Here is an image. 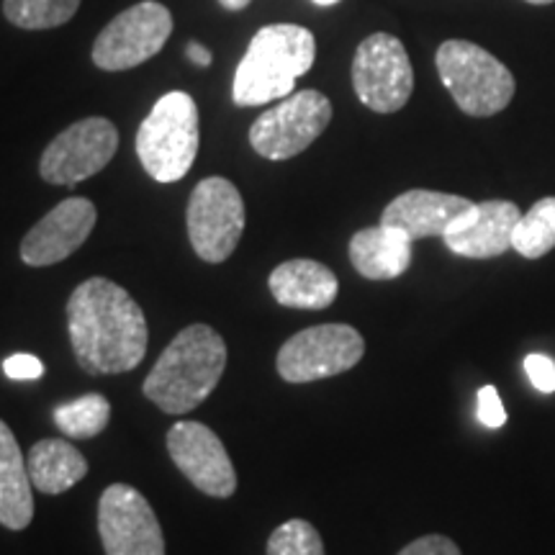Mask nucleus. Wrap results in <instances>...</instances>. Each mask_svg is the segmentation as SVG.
<instances>
[{"label":"nucleus","mask_w":555,"mask_h":555,"mask_svg":"<svg viewBox=\"0 0 555 555\" xmlns=\"http://www.w3.org/2000/svg\"><path fill=\"white\" fill-rule=\"evenodd\" d=\"M75 360L90 376L129 373L147 356V319L139 304L108 278H88L67 301Z\"/></svg>","instance_id":"nucleus-1"},{"label":"nucleus","mask_w":555,"mask_h":555,"mask_svg":"<svg viewBox=\"0 0 555 555\" xmlns=\"http://www.w3.org/2000/svg\"><path fill=\"white\" fill-rule=\"evenodd\" d=\"M227 367V345L208 324H191L157 358L142 393L165 414H189L211 397Z\"/></svg>","instance_id":"nucleus-2"},{"label":"nucleus","mask_w":555,"mask_h":555,"mask_svg":"<svg viewBox=\"0 0 555 555\" xmlns=\"http://www.w3.org/2000/svg\"><path fill=\"white\" fill-rule=\"evenodd\" d=\"M317 60V41L307 26L270 24L255 34L234 75L232 99L237 106L288 99L296 80Z\"/></svg>","instance_id":"nucleus-3"},{"label":"nucleus","mask_w":555,"mask_h":555,"mask_svg":"<svg viewBox=\"0 0 555 555\" xmlns=\"http://www.w3.org/2000/svg\"><path fill=\"white\" fill-rule=\"evenodd\" d=\"M198 144V108L183 90L165 93L137 131L139 163L157 183H178L189 176Z\"/></svg>","instance_id":"nucleus-4"},{"label":"nucleus","mask_w":555,"mask_h":555,"mask_svg":"<svg viewBox=\"0 0 555 555\" xmlns=\"http://www.w3.org/2000/svg\"><path fill=\"white\" fill-rule=\"evenodd\" d=\"M442 86L450 90L463 114L486 119L515 99V75L483 47L466 39L442 41L435 57Z\"/></svg>","instance_id":"nucleus-5"},{"label":"nucleus","mask_w":555,"mask_h":555,"mask_svg":"<svg viewBox=\"0 0 555 555\" xmlns=\"http://www.w3.org/2000/svg\"><path fill=\"white\" fill-rule=\"evenodd\" d=\"M332 121V103L319 90L281 99L273 108L260 114V119L249 129V144L266 159H291L309 150Z\"/></svg>","instance_id":"nucleus-6"},{"label":"nucleus","mask_w":555,"mask_h":555,"mask_svg":"<svg viewBox=\"0 0 555 555\" xmlns=\"http://www.w3.org/2000/svg\"><path fill=\"white\" fill-rule=\"evenodd\" d=\"M189 237L204 262L219 266L232 258L245 232V201L227 178H206L189 201Z\"/></svg>","instance_id":"nucleus-7"},{"label":"nucleus","mask_w":555,"mask_h":555,"mask_svg":"<svg viewBox=\"0 0 555 555\" xmlns=\"http://www.w3.org/2000/svg\"><path fill=\"white\" fill-rule=\"evenodd\" d=\"M365 356V339L350 324H319L298 332L278 352V373L288 384L339 376Z\"/></svg>","instance_id":"nucleus-8"},{"label":"nucleus","mask_w":555,"mask_h":555,"mask_svg":"<svg viewBox=\"0 0 555 555\" xmlns=\"http://www.w3.org/2000/svg\"><path fill=\"white\" fill-rule=\"evenodd\" d=\"M352 88L363 106L376 114H397L414 90V69L404 44L391 34H371L352 60Z\"/></svg>","instance_id":"nucleus-9"},{"label":"nucleus","mask_w":555,"mask_h":555,"mask_svg":"<svg viewBox=\"0 0 555 555\" xmlns=\"http://www.w3.org/2000/svg\"><path fill=\"white\" fill-rule=\"evenodd\" d=\"M172 34V13L157 0L131 5L121 11L99 34L93 44L95 67L106 73H121L144 65L163 50Z\"/></svg>","instance_id":"nucleus-10"},{"label":"nucleus","mask_w":555,"mask_h":555,"mask_svg":"<svg viewBox=\"0 0 555 555\" xmlns=\"http://www.w3.org/2000/svg\"><path fill=\"white\" fill-rule=\"evenodd\" d=\"M119 150V131L103 116L75 121L47 144L39 176L52 185H75L99 176Z\"/></svg>","instance_id":"nucleus-11"},{"label":"nucleus","mask_w":555,"mask_h":555,"mask_svg":"<svg viewBox=\"0 0 555 555\" xmlns=\"http://www.w3.org/2000/svg\"><path fill=\"white\" fill-rule=\"evenodd\" d=\"M99 532L106 555H165L159 519L134 486L114 483L99 502Z\"/></svg>","instance_id":"nucleus-12"},{"label":"nucleus","mask_w":555,"mask_h":555,"mask_svg":"<svg viewBox=\"0 0 555 555\" xmlns=\"http://www.w3.org/2000/svg\"><path fill=\"white\" fill-rule=\"evenodd\" d=\"M168 453L180 474L206 496L229 499L237 491V470L224 442L201 422H178L168 433Z\"/></svg>","instance_id":"nucleus-13"},{"label":"nucleus","mask_w":555,"mask_h":555,"mask_svg":"<svg viewBox=\"0 0 555 555\" xmlns=\"http://www.w3.org/2000/svg\"><path fill=\"white\" fill-rule=\"evenodd\" d=\"M99 221L93 201L73 196L65 198L37 221L21 240V260L31 268H47L67 260L90 237Z\"/></svg>","instance_id":"nucleus-14"},{"label":"nucleus","mask_w":555,"mask_h":555,"mask_svg":"<svg viewBox=\"0 0 555 555\" xmlns=\"http://www.w3.org/2000/svg\"><path fill=\"white\" fill-rule=\"evenodd\" d=\"M522 211L512 201H483L453 221L446 232V247L453 255L470 260H489L504 255L512 247V234Z\"/></svg>","instance_id":"nucleus-15"},{"label":"nucleus","mask_w":555,"mask_h":555,"mask_svg":"<svg viewBox=\"0 0 555 555\" xmlns=\"http://www.w3.org/2000/svg\"><path fill=\"white\" fill-rule=\"evenodd\" d=\"M474 208V201L453 193L414 189L397 196L384 208L380 224L404 232L409 240L446 237L453 221Z\"/></svg>","instance_id":"nucleus-16"},{"label":"nucleus","mask_w":555,"mask_h":555,"mask_svg":"<svg viewBox=\"0 0 555 555\" xmlns=\"http://www.w3.org/2000/svg\"><path fill=\"white\" fill-rule=\"evenodd\" d=\"M270 294L281 307L322 311L335 304L339 281L327 266L317 260H288L268 278Z\"/></svg>","instance_id":"nucleus-17"},{"label":"nucleus","mask_w":555,"mask_h":555,"mask_svg":"<svg viewBox=\"0 0 555 555\" xmlns=\"http://www.w3.org/2000/svg\"><path fill=\"white\" fill-rule=\"evenodd\" d=\"M350 262L367 281H391L412 266V240L393 227H367L352 234Z\"/></svg>","instance_id":"nucleus-18"},{"label":"nucleus","mask_w":555,"mask_h":555,"mask_svg":"<svg viewBox=\"0 0 555 555\" xmlns=\"http://www.w3.org/2000/svg\"><path fill=\"white\" fill-rule=\"evenodd\" d=\"M31 476L11 427L0 420V525L26 530L34 519Z\"/></svg>","instance_id":"nucleus-19"},{"label":"nucleus","mask_w":555,"mask_h":555,"mask_svg":"<svg viewBox=\"0 0 555 555\" xmlns=\"http://www.w3.org/2000/svg\"><path fill=\"white\" fill-rule=\"evenodd\" d=\"M26 466L34 489H39L41 494H65L88 474V461L80 450L60 437L39 440L26 457Z\"/></svg>","instance_id":"nucleus-20"},{"label":"nucleus","mask_w":555,"mask_h":555,"mask_svg":"<svg viewBox=\"0 0 555 555\" xmlns=\"http://www.w3.org/2000/svg\"><path fill=\"white\" fill-rule=\"evenodd\" d=\"M512 247L527 260H538L555 247V196L540 198L519 217Z\"/></svg>","instance_id":"nucleus-21"},{"label":"nucleus","mask_w":555,"mask_h":555,"mask_svg":"<svg viewBox=\"0 0 555 555\" xmlns=\"http://www.w3.org/2000/svg\"><path fill=\"white\" fill-rule=\"evenodd\" d=\"M52 416L62 435L75 437V440H90L108 427L111 404L101 393H86V397L60 404Z\"/></svg>","instance_id":"nucleus-22"},{"label":"nucleus","mask_w":555,"mask_h":555,"mask_svg":"<svg viewBox=\"0 0 555 555\" xmlns=\"http://www.w3.org/2000/svg\"><path fill=\"white\" fill-rule=\"evenodd\" d=\"M80 9V0H3V13L13 26L44 31L65 26Z\"/></svg>","instance_id":"nucleus-23"},{"label":"nucleus","mask_w":555,"mask_h":555,"mask_svg":"<svg viewBox=\"0 0 555 555\" xmlns=\"http://www.w3.org/2000/svg\"><path fill=\"white\" fill-rule=\"evenodd\" d=\"M268 555H324V543L307 519H288L270 535Z\"/></svg>","instance_id":"nucleus-24"},{"label":"nucleus","mask_w":555,"mask_h":555,"mask_svg":"<svg viewBox=\"0 0 555 555\" xmlns=\"http://www.w3.org/2000/svg\"><path fill=\"white\" fill-rule=\"evenodd\" d=\"M476 416L478 422L489 429H499L506 425V409L502 404V399H499V391L494 386H483L481 391H478Z\"/></svg>","instance_id":"nucleus-25"},{"label":"nucleus","mask_w":555,"mask_h":555,"mask_svg":"<svg viewBox=\"0 0 555 555\" xmlns=\"http://www.w3.org/2000/svg\"><path fill=\"white\" fill-rule=\"evenodd\" d=\"M525 373L530 384L538 388L540 393L555 391V360L543 356V352H532L525 358Z\"/></svg>","instance_id":"nucleus-26"},{"label":"nucleus","mask_w":555,"mask_h":555,"mask_svg":"<svg viewBox=\"0 0 555 555\" xmlns=\"http://www.w3.org/2000/svg\"><path fill=\"white\" fill-rule=\"evenodd\" d=\"M3 371L9 378L16 380H37L44 376V365L39 358L29 356V352H16L3 363Z\"/></svg>","instance_id":"nucleus-27"},{"label":"nucleus","mask_w":555,"mask_h":555,"mask_svg":"<svg viewBox=\"0 0 555 555\" xmlns=\"http://www.w3.org/2000/svg\"><path fill=\"white\" fill-rule=\"evenodd\" d=\"M399 555H463L450 538L442 535H425L414 543H409Z\"/></svg>","instance_id":"nucleus-28"},{"label":"nucleus","mask_w":555,"mask_h":555,"mask_svg":"<svg viewBox=\"0 0 555 555\" xmlns=\"http://www.w3.org/2000/svg\"><path fill=\"white\" fill-rule=\"evenodd\" d=\"M185 54H189V60L193 62V65H198V67L211 65V52H208L204 44H198V41H189Z\"/></svg>","instance_id":"nucleus-29"},{"label":"nucleus","mask_w":555,"mask_h":555,"mask_svg":"<svg viewBox=\"0 0 555 555\" xmlns=\"http://www.w3.org/2000/svg\"><path fill=\"white\" fill-rule=\"evenodd\" d=\"M219 3H221V9H227V11H242V9H247L253 0H219Z\"/></svg>","instance_id":"nucleus-30"},{"label":"nucleus","mask_w":555,"mask_h":555,"mask_svg":"<svg viewBox=\"0 0 555 555\" xmlns=\"http://www.w3.org/2000/svg\"><path fill=\"white\" fill-rule=\"evenodd\" d=\"M527 3H532V5H547V3H553V0H527Z\"/></svg>","instance_id":"nucleus-31"},{"label":"nucleus","mask_w":555,"mask_h":555,"mask_svg":"<svg viewBox=\"0 0 555 555\" xmlns=\"http://www.w3.org/2000/svg\"><path fill=\"white\" fill-rule=\"evenodd\" d=\"M314 3H317V5H335L337 0H314Z\"/></svg>","instance_id":"nucleus-32"}]
</instances>
